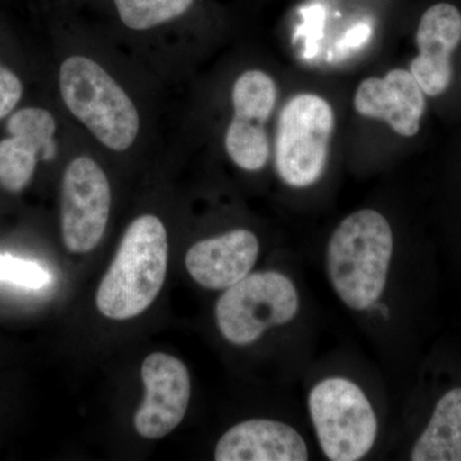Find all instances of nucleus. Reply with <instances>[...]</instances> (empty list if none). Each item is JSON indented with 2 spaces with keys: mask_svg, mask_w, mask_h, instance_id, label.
Returning <instances> with one entry per match:
<instances>
[{
  "mask_svg": "<svg viewBox=\"0 0 461 461\" xmlns=\"http://www.w3.org/2000/svg\"><path fill=\"white\" fill-rule=\"evenodd\" d=\"M393 253L390 222L375 209H360L341 221L326 250L327 276L351 311H368L386 288Z\"/></svg>",
  "mask_w": 461,
  "mask_h": 461,
  "instance_id": "nucleus-1",
  "label": "nucleus"
},
{
  "mask_svg": "<svg viewBox=\"0 0 461 461\" xmlns=\"http://www.w3.org/2000/svg\"><path fill=\"white\" fill-rule=\"evenodd\" d=\"M167 266L165 224L156 215L136 218L100 282L96 294L100 313L114 321L131 320L144 313L165 285Z\"/></svg>",
  "mask_w": 461,
  "mask_h": 461,
  "instance_id": "nucleus-2",
  "label": "nucleus"
},
{
  "mask_svg": "<svg viewBox=\"0 0 461 461\" xmlns=\"http://www.w3.org/2000/svg\"><path fill=\"white\" fill-rule=\"evenodd\" d=\"M63 102L105 147L124 151L140 130L132 100L111 75L86 57L67 58L59 69Z\"/></svg>",
  "mask_w": 461,
  "mask_h": 461,
  "instance_id": "nucleus-3",
  "label": "nucleus"
},
{
  "mask_svg": "<svg viewBox=\"0 0 461 461\" xmlns=\"http://www.w3.org/2000/svg\"><path fill=\"white\" fill-rule=\"evenodd\" d=\"M335 129V109L320 94H295L285 103L276 130L275 166L286 186L302 190L320 182Z\"/></svg>",
  "mask_w": 461,
  "mask_h": 461,
  "instance_id": "nucleus-4",
  "label": "nucleus"
},
{
  "mask_svg": "<svg viewBox=\"0 0 461 461\" xmlns=\"http://www.w3.org/2000/svg\"><path fill=\"white\" fill-rule=\"evenodd\" d=\"M315 435L332 461H357L375 444L378 420L362 387L344 377L318 382L308 400Z\"/></svg>",
  "mask_w": 461,
  "mask_h": 461,
  "instance_id": "nucleus-5",
  "label": "nucleus"
},
{
  "mask_svg": "<svg viewBox=\"0 0 461 461\" xmlns=\"http://www.w3.org/2000/svg\"><path fill=\"white\" fill-rule=\"evenodd\" d=\"M299 309V293L290 277L277 271L257 272L224 290L215 304V320L227 341L244 346L295 320Z\"/></svg>",
  "mask_w": 461,
  "mask_h": 461,
  "instance_id": "nucleus-6",
  "label": "nucleus"
},
{
  "mask_svg": "<svg viewBox=\"0 0 461 461\" xmlns=\"http://www.w3.org/2000/svg\"><path fill=\"white\" fill-rule=\"evenodd\" d=\"M278 99L275 78L260 69H249L236 78L230 91L232 120L224 136L230 159L248 172L262 171L271 158L266 124Z\"/></svg>",
  "mask_w": 461,
  "mask_h": 461,
  "instance_id": "nucleus-7",
  "label": "nucleus"
},
{
  "mask_svg": "<svg viewBox=\"0 0 461 461\" xmlns=\"http://www.w3.org/2000/svg\"><path fill=\"white\" fill-rule=\"evenodd\" d=\"M111 186L95 160L76 158L62 182L63 242L71 253L85 254L102 241L111 212Z\"/></svg>",
  "mask_w": 461,
  "mask_h": 461,
  "instance_id": "nucleus-8",
  "label": "nucleus"
},
{
  "mask_svg": "<svg viewBox=\"0 0 461 461\" xmlns=\"http://www.w3.org/2000/svg\"><path fill=\"white\" fill-rule=\"evenodd\" d=\"M141 378L145 396L133 426L144 438H163L180 426L189 408L190 373L177 357L154 353L142 363Z\"/></svg>",
  "mask_w": 461,
  "mask_h": 461,
  "instance_id": "nucleus-9",
  "label": "nucleus"
},
{
  "mask_svg": "<svg viewBox=\"0 0 461 461\" xmlns=\"http://www.w3.org/2000/svg\"><path fill=\"white\" fill-rule=\"evenodd\" d=\"M426 94L409 69L393 68L378 77L364 78L355 89V112L368 120L386 123L402 138L420 131L426 113Z\"/></svg>",
  "mask_w": 461,
  "mask_h": 461,
  "instance_id": "nucleus-10",
  "label": "nucleus"
},
{
  "mask_svg": "<svg viewBox=\"0 0 461 461\" xmlns=\"http://www.w3.org/2000/svg\"><path fill=\"white\" fill-rule=\"evenodd\" d=\"M417 56L409 71L424 94L437 98L453 83V56L461 44V12L450 3H437L424 12L415 32Z\"/></svg>",
  "mask_w": 461,
  "mask_h": 461,
  "instance_id": "nucleus-11",
  "label": "nucleus"
},
{
  "mask_svg": "<svg viewBox=\"0 0 461 461\" xmlns=\"http://www.w3.org/2000/svg\"><path fill=\"white\" fill-rule=\"evenodd\" d=\"M259 250V240L251 230H232L194 244L185 264L200 286L226 290L250 275Z\"/></svg>",
  "mask_w": 461,
  "mask_h": 461,
  "instance_id": "nucleus-12",
  "label": "nucleus"
},
{
  "mask_svg": "<svg viewBox=\"0 0 461 461\" xmlns=\"http://www.w3.org/2000/svg\"><path fill=\"white\" fill-rule=\"evenodd\" d=\"M217 461H306L308 446L293 427L272 420H250L227 430L217 446Z\"/></svg>",
  "mask_w": 461,
  "mask_h": 461,
  "instance_id": "nucleus-13",
  "label": "nucleus"
},
{
  "mask_svg": "<svg viewBox=\"0 0 461 461\" xmlns=\"http://www.w3.org/2000/svg\"><path fill=\"white\" fill-rule=\"evenodd\" d=\"M412 461H461V387L446 393L411 453Z\"/></svg>",
  "mask_w": 461,
  "mask_h": 461,
  "instance_id": "nucleus-14",
  "label": "nucleus"
},
{
  "mask_svg": "<svg viewBox=\"0 0 461 461\" xmlns=\"http://www.w3.org/2000/svg\"><path fill=\"white\" fill-rule=\"evenodd\" d=\"M41 150L26 139L11 135L0 141V186L20 193L32 181Z\"/></svg>",
  "mask_w": 461,
  "mask_h": 461,
  "instance_id": "nucleus-15",
  "label": "nucleus"
},
{
  "mask_svg": "<svg viewBox=\"0 0 461 461\" xmlns=\"http://www.w3.org/2000/svg\"><path fill=\"white\" fill-rule=\"evenodd\" d=\"M114 3L124 25L142 32L186 14L194 0H114Z\"/></svg>",
  "mask_w": 461,
  "mask_h": 461,
  "instance_id": "nucleus-16",
  "label": "nucleus"
},
{
  "mask_svg": "<svg viewBox=\"0 0 461 461\" xmlns=\"http://www.w3.org/2000/svg\"><path fill=\"white\" fill-rule=\"evenodd\" d=\"M9 135L20 136L41 150V159L50 160L56 154L57 124L53 115L41 108H23L9 117Z\"/></svg>",
  "mask_w": 461,
  "mask_h": 461,
  "instance_id": "nucleus-17",
  "label": "nucleus"
},
{
  "mask_svg": "<svg viewBox=\"0 0 461 461\" xmlns=\"http://www.w3.org/2000/svg\"><path fill=\"white\" fill-rule=\"evenodd\" d=\"M51 278L50 272L39 263L21 259L11 254H0V281L39 290L48 286Z\"/></svg>",
  "mask_w": 461,
  "mask_h": 461,
  "instance_id": "nucleus-18",
  "label": "nucleus"
},
{
  "mask_svg": "<svg viewBox=\"0 0 461 461\" xmlns=\"http://www.w3.org/2000/svg\"><path fill=\"white\" fill-rule=\"evenodd\" d=\"M23 96V83L11 69L0 66V118L11 113Z\"/></svg>",
  "mask_w": 461,
  "mask_h": 461,
  "instance_id": "nucleus-19",
  "label": "nucleus"
}]
</instances>
